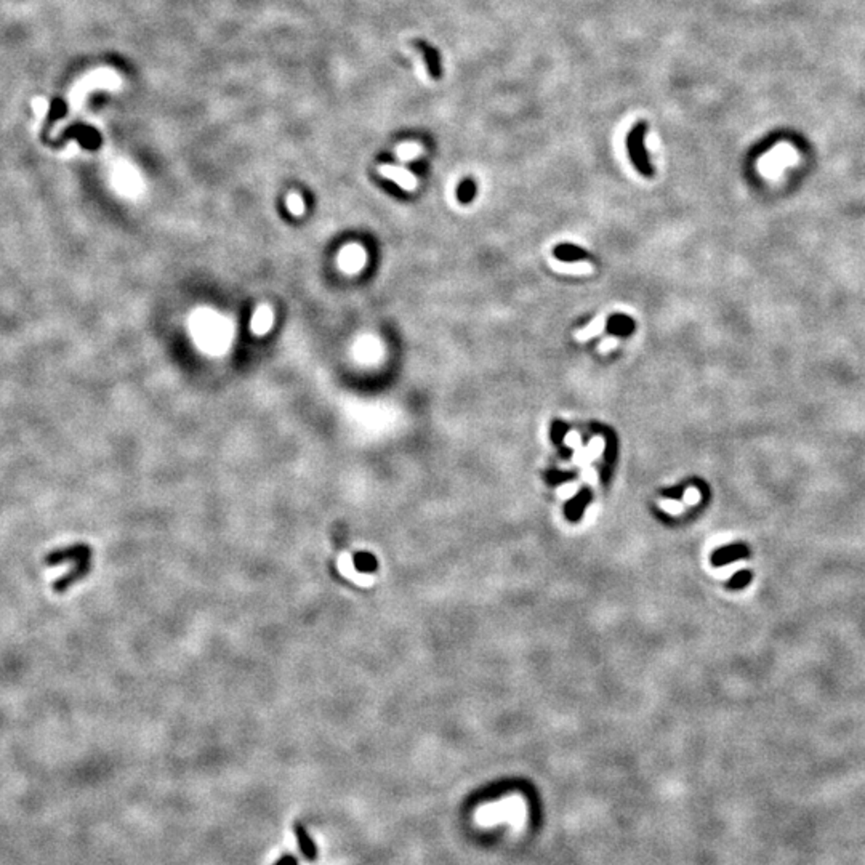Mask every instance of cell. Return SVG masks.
I'll return each instance as SVG.
<instances>
[{
    "instance_id": "cell-8",
    "label": "cell",
    "mask_w": 865,
    "mask_h": 865,
    "mask_svg": "<svg viewBox=\"0 0 865 865\" xmlns=\"http://www.w3.org/2000/svg\"><path fill=\"white\" fill-rule=\"evenodd\" d=\"M295 835H297V840L300 845V851L303 852L305 857L308 859V861H314L317 851H316V845L313 843V840L309 838V835L306 833V830L302 826H295Z\"/></svg>"
},
{
    "instance_id": "cell-5",
    "label": "cell",
    "mask_w": 865,
    "mask_h": 865,
    "mask_svg": "<svg viewBox=\"0 0 865 865\" xmlns=\"http://www.w3.org/2000/svg\"><path fill=\"white\" fill-rule=\"evenodd\" d=\"M273 326V311L268 305L258 306L257 313L252 319V331L255 335H264Z\"/></svg>"
},
{
    "instance_id": "cell-4",
    "label": "cell",
    "mask_w": 865,
    "mask_h": 865,
    "mask_svg": "<svg viewBox=\"0 0 865 865\" xmlns=\"http://www.w3.org/2000/svg\"><path fill=\"white\" fill-rule=\"evenodd\" d=\"M379 172L384 176H386L388 180H393L394 183L401 186L405 191H414L417 188V178L409 172V170L396 167V166H381L379 168Z\"/></svg>"
},
{
    "instance_id": "cell-1",
    "label": "cell",
    "mask_w": 865,
    "mask_h": 865,
    "mask_svg": "<svg viewBox=\"0 0 865 865\" xmlns=\"http://www.w3.org/2000/svg\"><path fill=\"white\" fill-rule=\"evenodd\" d=\"M795 161H797V152L793 151L792 146L780 145L775 149L771 151L769 154L764 156V159H761L760 168L764 175L774 178V176H779L782 170L788 166H792Z\"/></svg>"
},
{
    "instance_id": "cell-2",
    "label": "cell",
    "mask_w": 865,
    "mask_h": 865,
    "mask_svg": "<svg viewBox=\"0 0 865 865\" xmlns=\"http://www.w3.org/2000/svg\"><path fill=\"white\" fill-rule=\"evenodd\" d=\"M45 564L47 566H60V564L64 563H85V561H92V548L85 544H78L73 546H66V548H58L50 551L49 555L45 556Z\"/></svg>"
},
{
    "instance_id": "cell-7",
    "label": "cell",
    "mask_w": 865,
    "mask_h": 865,
    "mask_svg": "<svg viewBox=\"0 0 865 865\" xmlns=\"http://www.w3.org/2000/svg\"><path fill=\"white\" fill-rule=\"evenodd\" d=\"M74 137H78L80 140L82 145H85V146H88V148H90V141H95L98 138V135L93 132L92 128H85V127H73V128H70L69 127L66 132H63V135H61L60 140H58V141H60V143H63V141H66L69 138H74Z\"/></svg>"
},
{
    "instance_id": "cell-6",
    "label": "cell",
    "mask_w": 865,
    "mask_h": 865,
    "mask_svg": "<svg viewBox=\"0 0 865 865\" xmlns=\"http://www.w3.org/2000/svg\"><path fill=\"white\" fill-rule=\"evenodd\" d=\"M66 113H68L66 103H64L61 98L53 99L51 104H50L49 116H47V122H45V125H44V140L47 138V133L50 132V128H51L53 123L58 122L60 119H63V117L66 116Z\"/></svg>"
},
{
    "instance_id": "cell-3",
    "label": "cell",
    "mask_w": 865,
    "mask_h": 865,
    "mask_svg": "<svg viewBox=\"0 0 865 865\" xmlns=\"http://www.w3.org/2000/svg\"><path fill=\"white\" fill-rule=\"evenodd\" d=\"M749 556H750V551L744 544H732V545H726V546H721V548H718L713 555H711V564L716 568H721L732 561L745 560V558H749Z\"/></svg>"
},
{
    "instance_id": "cell-12",
    "label": "cell",
    "mask_w": 865,
    "mask_h": 865,
    "mask_svg": "<svg viewBox=\"0 0 865 865\" xmlns=\"http://www.w3.org/2000/svg\"><path fill=\"white\" fill-rule=\"evenodd\" d=\"M287 209L290 210V214L295 215V216L303 215L305 214L303 197L300 196V194H297V192L288 194V196H287Z\"/></svg>"
},
{
    "instance_id": "cell-9",
    "label": "cell",
    "mask_w": 865,
    "mask_h": 865,
    "mask_svg": "<svg viewBox=\"0 0 865 865\" xmlns=\"http://www.w3.org/2000/svg\"><path fill=\"white\" fill-rule=\"evenodd\" d=\"M551 266L555 268V271L568 273V274H588V273H591V264L587 263V262H580V263H556V262H553Z\"/></svg>"
},
{
    "instance_id": "cell-13",
    "label": "cell",
    "mask_w": 865,
    "mask_h": 865,
    "mask_svg": "<svg viewBox=\"0 0 865 865\" xmlns=\"http://www.w3.org/2000/svg\"><path fill=\"white\" fill-rule=\"evenodd\" d=\"M588 503V496H580L579 498H575V502H572L568 507V517L569 520H579L582 511H584L585 505Z\"/></svg>"
},
{
    "instance_id": "cell-17",
    "label": "cell",
    "mask_w": 865,
    "mask_h": 865,
    "mask_svg": "<svg viewBox=\"0 0 865 865\" xmlns=\"http://www.w3.org/2000/svg\"><path fill=\"white\" fill-rule=\"evenodd\" d=\"M568 436H569V438H568V444H574V443H577V441H579V436H577L575 433H572V434H568Z\"/></svg>"
},
{
    "instance_id": "cell-15",
    "label": "cell",
    "mask_w": 865,
    "mask_h": 865,
    "mask_svg": "<svg viewBox=\"0 0 865 865\" xmlns=\"http://www.w3.org/2000/svg\"><path fill=\"white\" fill-rule=\"evenodd\" d=\"M276 865H298V862L293 856H284Z\"/></svg>"
},
{
    "instance_id": "cell-11",
    "label": "cell",
    "mask_w": 865,
    "mask_h": 865,
    "mask_svg": "<svg viewBox=\"0 0 865 865\" xmlns=\"http://www.w3.org/2000/svg\"><path fill=\"white\" fill-rule=\"evenodd\" d=\"M604 326H606L604 317H596V319L588 324L585 329H582V331L577 332L575 337H577V340H580V341L590 340L591 337H594V335H598L599 332H601L603 329H604Z\"/></svg>"
},
{
    "instance_id": "cell-10",
    "label": "cell",
    "mask_w": 865,
    "mask_h": 865,
    "mask_svg": "<svg viewBox=\"0 0 865 865\" xmlns=\"http://www.w3.org/2000/svg\"><path fill=\"white\" fill-rule=\"evenodd\" d=\"M751 580H753V572H751V570H747V569L745 570H739V572H735L731 577V579H729V582L726 584V588H728V590H731V591L742 590V588H745L747 585L751 584Z\"/></svg>"
},
{
    "instance_id": "cell-14",
    "label": "cell",
    "mask_w": 865,
    "mask_h": 865,
    "mask_svg": "<svg viewBox=\"0 0 865 865\" xmlns=\"http://www.w3.org/2000/svg\"><path fill=\"white\" fill-rule=\"evenodd\" d=\"M422 152V148L419 145L409 143V145H403L398 148V156L399 159H403V161H410V159L417 157Z\"/></svg>"
},
{
    "instance_id": "cell-16",
    "label": "cell",
    "mask_w": 865,
    "mask_h": 865,
    "mask_svg": "<svg viewBox=\"0 0 865 865\" xmlns=\"http://www.w3.org/2000/svg\"><path fill=\"white\" fill-rule=\"evenodd\" d=\"M614 345H617V340H615V338H608V340H604L603 343H601V351L612 350V348H614Z\"/></svg>"
}]
</instances>
